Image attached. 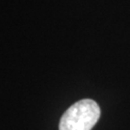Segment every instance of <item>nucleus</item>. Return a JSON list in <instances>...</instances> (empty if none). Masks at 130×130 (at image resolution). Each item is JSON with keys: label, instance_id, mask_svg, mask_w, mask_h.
Masks as SVG:
<instances>
[{"label": "nucleus", "instance_id": "1", "mask_svg": "<svg viewBox=\"0 0 130 130\" xmlns=\"http://www.w3.org/2000/svg\"><path fill=\"white\" fill-rule=\"evenodd\" d=\"M100 117V108L93 99L72 104L62 116L59 130H92Z\"/></svg>", "mask_w": 130, "mask_h": 130}]
</instances>
